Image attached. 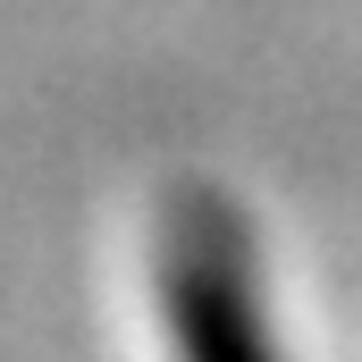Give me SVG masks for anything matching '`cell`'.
I'll list each match as a JSON object with an SVG mask.
<instances>
[{"label":"cell","instance_id":"cell-1","mask_svg":"<svg viewBox=\"0 0 362 362\" xmlns=\"http://www.w3.org/2000/svg\"><path fill=\"white\" fill-rule=\"evenodd\" d=\"M152 295L177 362H278L270 295H262V245L245 211L211 185H185L152 236Z\"/></svg>","mask_w":362,"mask_h":362}]
</instances>
